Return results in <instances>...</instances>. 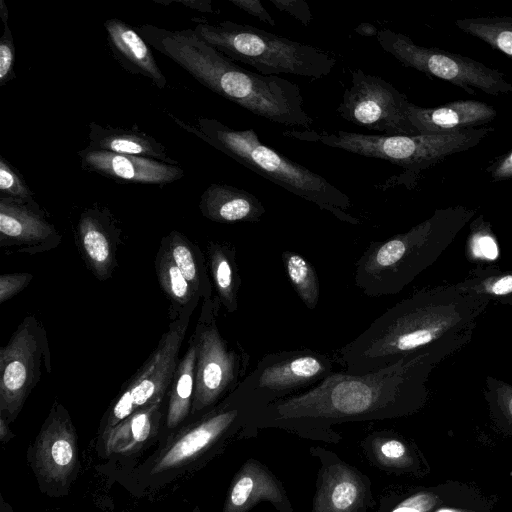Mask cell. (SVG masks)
Returning <instances> with one entry per match:
<instances>
[{
    "label": "cell",
    "instance_id": "6da1fadb",
    "mask_svg": "<svg viewBox=\"0 0 512 512\" xmlns=\"http://www.w3.org/2000/svg\"><path fill=\"white\" fill-rule=\"evenodd\" d=\"M440 362L436 356L420 355L366 374L335 371L314 387L255 412L243 439L256 437L259 430L281 429L306 440L339 444L336 425L393 419L417 410L426 399L428 377Z\"/></svg>",
    "mask_w": 512,
    "mask_h": 512
},
{
    "label": "cell",
    "instance_id": "7a4b0ae2",
    "mask_svg": "<svg viewBox=\"0 0 512 512\" xmlns=\"http://www.w3.org/2000/svg\"><path fill=\"white\" fill-rule=\"evenodd\" d=\"M491 300L459 283L423 288L388 308L336 354L344 371L366 374L420 355L441 361L472 339Z\"/></svg>",
    "mask_w": 512,
    "mask_h": 512
},
{
    "label": "cell",
    "instance_id": "3957f363",
    "mask_svg": "<svg viewBox=\"0 0 512 512\" xmlns=\"http://www.w3.org/2000/svg\"><path fill=\"white\" fill-rule=\"evenodd\" d=\"M145 41L173 60L199 83L219 96L268 121L309 129L300 87L279 76L244 69L200 39L194 30H167L151 24L136 28Z\"/></svg>",
    "mask_w": 512,
    "mask_h": 512
},
{
    "label": "cell",
    "instance_id": "277c9868",
    "mask_svg": "<svg viewBox=\"0 0 512 512\" xmlns=\"http://www.w3.org/2000/svg\"><path fill=\"white\" fill-rule=\"evenodd\" d=\"M253 414V409L230 394L211 410L189 418L133 468L109 476L135 497L152 496L243 439Z\"/></svg>",
    "mask_w": 512,
    "mask_h": 512
},
{
    "label": "cell",
    "instance_id": "5b68a950",
    "mask_svg": "<svg viewBox=\"0 0 512 512\" xmlns=\"http://www.w3.org/2000/svg\"><path fill=\"white\" fill-rule=\"evenodd\" d=\"M474 213L463 206L438 209L404 233L371 242L356 261L355 286L369 297L399 294L438 260Z\"/></svg>",
    "mask_w": 512,
    "mask_h": 512
},
{
    "label": "cell",
    "instance_id": "8992f818",
    "mask_svg": "<svg viewBox=\"0 0 512 512\" xmlns=\"http://www.w3.org/2000/svg\"><path fill=\"white\" fill-rule=\"evenodd\" d=\"M175 121L236 162L328 211L338 220L351 225L360 224L358 218L347 212L352 206L348 195L321 175L263 144L254 129L237 130L211 118H200L194 126L178 119Z\"/></svg>",
    "mask_w": 512,
    "mask_h": 512
},
{
    "label": "cell",
    "instance_id": "52a82bcc",
    "mask_svg": "<svg viewBox=\"0 0 512 512\" xmlns=\"http://www.w3.org/2000/svg\"><path fill=\"white\" fill-rule=\"evenodd\" d=\"M196 35L233 61L254 67L259 74H291L319 79L329 75L336 59L327 51L232 21H198Z\"/></svg>",
    "mask_w": 512,
    "mask_h": 512
},
{
    "label": "cell",
    "instance_id": "ba28073f",
    "mask_svg": "<svg viewBox=\"0 0 512 512\" xmlns=\"http://www.w3.org/2000/svg\"><path fill=\"white\" fill-rule=\"evenodd\" d=\"M221 303L216 295L202 301L190 338L196 348L195 386L191 414L199 416L222 402L247 375L250 355L226 339L218 326Z\"/></svg>",
    "mask_w": 512,
    "mask_h": 512
},
{
    "label": "cell",
    "instance_id": "9c48e42d",
    "mask_svg": "<svg viewBox=\"0 0 512 512\" xmlns=\"http://www.w3.org/2000/svg\"><path fill=\"white\" fill-rule=\"evenodd\" d=\"M332 356L309 348L264 355L231 393L254 413L267 405L306 391L335 372Z\"/></svg>",
    "mask_w": 512,
    "mask_h": 512
},
{
    "label": "cell",
    "instance_id": "30bf717a",
    "mask_svg": "<svg viewBox=\"0 0 512 512\" xmlns=\"http://www.w3.org/2000/svg\"><path fill=\"white\" fill-rule=\"evenodd\" d=\"M192 311H187L170 322L157 346L143 365L122 387L104 412L96 439L133 413L165 401L174 378Z\"/></svg>",
    "mask_w": 512,
    "mask_h": 512
},
{
    "label": "cell",
    "instance_id": "8fae6325",
    "mask_svg": "<svg viewBox=\"0 0 512 512\" xmlns=\"http://www.w3.org/2000/svg\"><path fill=\"white\" fill-rule=\"evenodd\" d=\"M377 41L403 66L448 81L470 94L481 90L490 95L512 92L504 74L466 56L434 47L417 45L408 36L389 29L379 30Z\"/></svg>",
    "mask_w": 512,
    "mask_h": 512
},
{
    "label": "cell",
    "instance_id": "7c38bea8",
    "mask_svg": "<svg viewBox=\"0 0 512 512\" xmlns=\"http://www.w3.org/2000/svg\"><path fill=\"white\" fill-rule=\"evenodd\" d=\"M43 369L51 372L47 332L34 315H29L0 349V415L9 424L22 411Z\"/></svg>",
    "mask_w": 512,
    "mask_h": 512
},
{
    "label": "cell",
    "instance_id": "4fadbf2b",
    "mask_svg": "<svg viewBox=\"0 0 512 512\" xmlns=\"http://www.w3.org/2000/svg\"><path fill=\"white\" fill-rule=\"evenodd\" d=\"M27 461L39 490L48 497L68 496L81 470L78 435L68 410L54 400Z\"/></svg>",
    "mask_w": 512,
    "mask_h": 512
},
{
    "label": "cell",
    "instance_id": "5bb4252c",
    "mask_svg": "<svg viewBox=\"0 0 512 512\" xmlns=\"http://www.w3.org/2000/svg\"><path fill=\"white\" fill-rule=\"evenodd\" d=\"M351 82L337 108L340 117L385 135L418 134L405 114L406 95L391 83L361 69L352 71Z\"/></svg>",
    "mask_w": 512,
    "mask_h": 512
},
{
    "label": "cell",
    "instance_id": "9a60e30c",
    "mask_svg": "<svg viewBox=\"0 0 512 512\" xmlns=\"http://www.w3.org/2000/svg\"><path fill=\"white\" fill-rule=\"evenodd\" d=\"M309 453L320 464L311 512H368L376 504L368 475L322 446Z\"/></svg>",
    "mask_w": 512,
    "mask_h": 512
},
{
    "label": "cell",
    "instance_id": "2e32d148",
    "mask_svg": "<svg viewBox=\"0 0 512 512\" xmlns=\"http://www.w3.org/2000/svg\"><path fill=\"white\" fill-rule=\"evenodd\" d=\"M165 412V401L155 403L133 413L96 439L98 457L107 460L101 465V472L111 475L137 465L144 453L158 443Z\"/></svg>",
    "mask_w": 512,
    "mask_h": 512
},
{
    "label": "cell",
    "instance_id": "e0dca14e",
    "mask_svg": "<svg viewBox=\"0 0 512 512\" xmlns=\"http://www.w3.org/2000/svg\"><path fill=\"white\" fill-rule=\"evenodd\" d=\"M61 240L35 201L0 197V247L5 254H39L56 248Z\"/></svg>",
    "mask_w": 512,
    "mask_h": 512
},
{
    "label": "cell",
    "instance_id": "ac0fdd59",
    "mask_svg": "<svg viewBox=\"0 0 512 512\" xmlns=\"http://www.w3.org/2000/svg\"><path fill=\"white\" fill-rule=\"evenodd\" d=\"M261 502L278 512H294L280 479L262 462L249 458L234 474L221 512H248Z\"/></svg>",
    "mask_w": 512,
    "mask_h": 512
},
{
    "label": "cell",
    "instance_id": "d6986e66",
    "mask_svg": "<svg viewBox=\"0 0 512 512\" xmlns=\"http://www.w3.org/2000/svg\"><path fill=\"white\" fill-rule=\"evenodd\" d=\"M120 234L107 209L88 208L81 213L76 244L87 268L100 281L109 279L117 267Z\"/></svg>",
    "mask_w": 512,
    "mask_h": 512
},
{
    "label": "cell",
    "instance_id": "ffe728a7",
    "mask_svg": "<svg viewBox=\"0 0 512 512\" xmlns=\"http://www.w3.org/2000/svg\"><path fill=\"white\" fill-rule=\"evenodd\" d=\"M83 170L133 183L166 185L184 176L178 165L85 148L78 152Z\"/></svg>",
    "mask_w": 512,
    "mask_h": 512
},
{
    "label": "cell",
    "instance_id": "44dd1931",
    "mask_svg": "<svg viewBox=\"0 0 512 512\" xmlns=\"http://www.w3.org/2000/svg\"><path fill=\"white\" fill-rule=\"evenodd\" d=\"M405 114L418 134H447L488 123L495 118L496 111L481 101L461 100L434 108L409 102Z\"/></svg>",
    "mask_w": 512,
    "mask_h": 512
},
{
    "label": "cell",
    "instance_id": "7402d4cb",
    "mask_svg": "<svg viewBox=\"0 0 512 512\" xmlns=\"http://www.w3.org/2000/svg\"><path fill=\"white\" fill-rule=\"evenodd\" d=\"M104 27L114 56L127 71L151 79L160 89L166 86L150 45L136 29L116 18L106 20Z\"/></svg>",
    "mask_w": 512,
    "mask_h": 512
},
{
    "label": "cell",
    "instance_id": "603a6c76",
    "mask_svg": "<svg viewBox=\"0 0 512 512\" xmlns=\"http://www.w3.org/2000/svg\"><path fill=\"white\" fill-rule=\"evenodd\" d=\"M199 209L208 220L222 224L258 222L266 211L254 194L223 183H213L205 189Z\"/></svg>",
    "mask_w": 512,
    "mask_h": 512
},
{
    "label": "cell",
    "instance_id": "cb8c5ba5",
    "mask_svg": "<svg viewBox=\"0 0 512 512\" xmlns=\"http://www.w3.org/2000/svg\"><path fill=\"white\" fill-rule=\"evenodd\" d=\"M88 138L87 148L91 150L145 157L177 165V161L168 155L161 143L142 132L101 126L92 122L89 125Z\"/></svg>",
    "mask_w": 512,
    "mask_h": 512
},
{
    "label": "cell",
    "instance_id": "d4e9b609",
    "mask_svg": "<svg viewBox=\"0 0 512 512\" xmlns=\"http://www.w3.org/2000/svg\"><path fill=\"white\" fill-rule=\"evenodd\" d=\"M196 348L189 338L187 349L180 358L171 383L163 428L157 445L163 443L190 417L195 386Z\"/></svg>",
    "mask_w": 512,
    "mask_h": 512
},
{
    "label": "cell",
    "instance_id": "484cf974",
    "mask_svg": "<svg viewBox=\"0 0 512 512\" xmlns=\"http://www.w3.org/2000/svg\"><path fill=\"white\" fill-rule=\"evenodd\" d=\"M360 447L370 465L383 472L403 474L418 468V458L411 446L393 431H372L362 438Z\"/></svg>",
    "mask_w": 512,
    "mask_h": 512
},
{
    "label": "cell",
    "instance_id": "4316f807",
    "mask_svg": "<svg viewBox=\"0 0 512 512\" xmlns=\"http://www.w3.org/2000/svg\"><path fill=\"white\" fill-rule=\"evenodd\" d=\"M206 260L221 306L228 313L236 312L242 280L235 247L228 242L210 241L206 246Z\"/></svg>",
    "mask_w": 512,
    "mask_h": 512
},
{
    "label": "cell",
    "instance_id": "83f0119b",
    "mask_svg": "<svg viewBox=\"0 0 512 512\" xmlns=\"http://www.w3.org/2000/svg\"><path fill=\"white\" fill-rule=\"evenodd\" d=\"M154 264L159 286L169 301L170 320L177 319L187 311L194 312L201 299L176 266L163 238Z\"/></svg>",
    "mask_w": 512,
    "mask_h": 512
},
{
    "label": "cell",
    "instance_id": "f1b7e54d",
    "mask_svg": "<svg viewBox=\"0 0 512 512\" xmlns=\"http://www.w3.org/2000/svg\"><path fill=\"white\" fill-rule=\"evenodd\" d=\"M163 239L169 247L176 266L201 301L210 299L213 296V285L206 255L200 247L177 230H172Z\"/></svg>",
    "mask_w": 512,
    "mask_h": 512
},
{
    "label": "cell",
    "instance_id": "f546056e",
    "mask_svg": "<svg viewBox=\"0 0 512 512\" xmlns=\"http://www.w3.org/2000/svg\"><path fill=\"white\" fill-rule=\"evenodd\" d=\"M281 258L296 294L308 309L314 310L320 297V282L314 266L304 256L294 251H283Z\"/></svg>",
    "mask_w": 512,
    "mask_h": 512
},
{
    "label": "cell",
    "instance_id": "4dcf8cb0",
    "mask_svg": "<svg viewBox=\"0 0 512 512\" xmlns=\"http://www.w3.org/2000/svg\"><path fill=\"white\" fill-rule=\"evenodd\" d=\"M464 32L512 57V18H473L456 21Z\"/></svg>",
    "mask_w": 512,
    "mask_h": 512
},
{
    "label": "cell",
    "instance_id": "1f68e13d",
    "mask_svg": "<svg viewBox=\"0 0 512 512\" xmlns=\"http://www.w3.org/2000/svg\"><path fill=\"white\" fill-rule=\"evenodd\" d=\"M458 283L469 293L499 302L512 295V270L495 267L477 268L472 270L466 279Z\"/></svg>",
    "mask_w": 512,
    "mask_h": 512
},
{
    "label": "cell",
    "instance_id": "d6a6232c",
    "mask_svg": "<svg viewBox=\"0 0 512 512\" xmlns=\"http://www.w3.org/2000/svg\"><path fill=\"white\" fill-rule=\"evenodd\" d=\"M439 502V496L430 490L404 496L387 494L381 497L375 512H431Z\"/></svg>",
    "mask_w": 512,
    "mask_h": 512
},
{
    "label": "cell",
    "instance_id": "836d02e7",
    "mask_svg": "<svg viewBox=\"0 0 512 512\" xmlns=\"http://www.w3.org/2000/svg\"><path fill=\"white\" fill-rule=\"evenodd\" d=\"M468 248L474 259L494 260L498 256V246L487 223L477 219L471 227Z\"/></svg>",
    "mask_w": 512,
    "mask_h": 512
},
{
    "label": "cell",
    "instance_id": "e575fe53",
    "mask_svg": "<svg viewBox=\"0 0 512 512\" xmlns=\"http://www.w3.org/2000/svg\"><path fill=\"white\" fill-rule=\"evenodd\" d=\"M0 191L2 197L35 201L33 192L24 179L2 156H0Z\"/></svg>",
    "mask_w": 512,
    "mask_h": 512
},
{
    "label": "cell",
    "instance_id": "d590c367",
    "mask_svg": "<svg viewBox=\"0 0 512 512\" xmlns=\"http://www.w3.org/2000/svg\"><path fill=\"white\" fill-rule=\"evenodd\" d=\"M4 30L0 38V86L6 85L16 75L15 66V44L8 23L3 24Z\"/></svg>",
    "mask_w": 512,
    "mask_h": 512
},
{
    "label": "cell",
    "instance_id": "8d00e7d4",
    "mask_svg": "<svg viewBox=\"0 0 512 512\" xmlns=\"http://www.w3.org/2000/svg\"><path fill=\"white\" fill-rule=\"evenodd\" d=\"M33 277V274L28 272L1 274L0 303L3 304L24 290L30 284Z\"/></svg>",
    "mask_w": 512,
    "mask_h": 512
},
{
    "label": "cell",
    "instance_id": "74e56055",
    "mask_svg": "<svg viewBox=\"0 0 512 512\" xmlns=\"http://www.w3.org/2000/svg\"><path fill=\"white\" fill-rule=\"evenodd\" d=\"M269 2L304 26H308L312 20L309 5L304 0H269Z\"/></svg>",
    "mask_w": 512,
    "mask_h": 512
},
{
    "label": "cell",
    "instance_id": "f35d334b",
    "mask_svg": "<svg viewBox=\"0 0 512 512\" xmlns=\"http://www.w3.org/2000/svg\"><path fill=\"white\" fill-rule=\"evenodd\" d=\"M492 385V392L498 408L512 424V386L499 380H487Z\"/></svg>",
    "mask_w": 512,
    "mask_h": 512
},
{
    "label": "cell",
    "instance_id": "ab89813d",
    "mask_svg": "<svg viewBox=\"0 0 512 512\" xmlns=\"http://www.w3.org/2000/svg\"><path fill=\"white\" fill-rule=\"evenodd\" d=\"M230 3L270 26L276 24L259 0H230Z\"/></svg>",
    "mask_w": 512,
    "mask_h": 512
},
{
    "label": "cell",
    "instance_id": "60d3db41",
    "mask_svg": "<svg viewBox=\"0 0 512 512\" xmlns=\"http://www.w3.org/2000/svg\"><path fill=\"white\" fill-rule=\"evenodd\" d=\"M491 175L495 180L512 178V151L492 166Z\"/></svg>",
    "mask_w": 512,
    "mask_h": 512
},
{
    "label": "cell",
    "instance_id": "b9f144b4",
    "mask_svg": "<svg viewBox=\"0 0 512 512\" xmlns=\"http://www.w3.org/2000/svg\"><path fill=\"white\" fill-rule=\"evenodd\" d=\"M154 2L168 5L171 3H178L180 5L189 7L191 9L198 10L204 13H213V7L211 0H154Z\"/></svg>",
    "mask_w": 512,
    "mask_h": 512
},
{
    "label": "cell",
    "instance_id": "7bdbcfd3",
    "mask_svg": "<svg viewBox=\"0 0 512 512\" xmlns=\"http://www.w3.org/2000/svg\"><path fill=\"white\" fill-rule=\"evenodd\" d=\"M15 437V434L9 427L6 418L0 415V442L2 444L8 443Z\"/></svg>",
    "mask_w": 512,
    "mask_h": 512
},
{
    "label": "cell",
    "instance_id": "ee69618b",
    "mask_svg": "<svg viewBox=\"0 0 512 512\" xmlns=\"http://www.w3.org/2000/svg\"><path fill=\"white\" fill-rule=\"evenodd\" d=\"M356 33L362 35V36H377L379 30L370 23H361L359 24L356 29Z\"/></svg>",
    "mask_w": 512,
    "mask_h": 512
},
{
    "label": "cell",
    "instance_id": "f6af8a7d",
    "mask_svg": "<svg viewBox=\"0 0 512 512\" xmlns=\"http://www.w3.org/2000/svg\"><path fill=\"white\" fill-rule=\"evenodd\" d=\"M0 19L3 24L8 23V9L3 0L0 1Z\"/></svg>",
    "mask_w": 512,
    "mask_h": 512
},
{
    "label": "cell",
    "instance_id": "bcb514c9",
    "mask_svg": "<svg viewBox=\"0 0 512 512\" xmlns=\"http://www.w3.org/2000/svg\"><path fill=\"white\" fill-rule=\"evenodd\" d=\"M0 512H15L9 503L4 500V497L0 496Z\"/></svg>",
    "mask_w": 512,
    "mask_h": 512
},
{
    "label": "cell",
    "instance_id": "7dc6e473",
    "mask_svg": "<svg viewBox=\"0 0 512 512\" xmlns=\"http://www.w3.org/2000/svg\"><path fill=\"white\" fill-rule=\"evenodd\" d=\"M498 303L503 304V305L512 306V295L500 300Z\"/></svg>",
    "mask_w": 512,
    "mask_h": 512
},
{
    "label": "cell",
    "instance_id": "c3c4849f",
    "mask_svg": "<svg viewBox=\"0 0 512 512\" xmlns=\"http://www.w3.org/2000/svg\"><path fill=\"white\" fill-rule=\"evenodd\" d=\"M190 512H201L200 507L196 505Z\"/></svg>",
    "mask_w": 512,
    "mask_h": 512
}]
</instances>
